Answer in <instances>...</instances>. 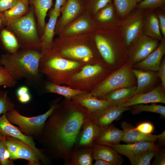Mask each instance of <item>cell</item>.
Listing matches in <instances>:
<instances>
[{"label":"cell","mask_w":165,"mask_h":165,"mask_svg":"<svg viewBox=\"0 0 165 165\" xmlns=\"http://www.w3.org/2000/svg\"><path fill=\"white\" fill-rule=\"evenodd\" d=\"M59 15L53 9L50 13L49 20L45 28L42 40L41 41V53L47 51L50 46L53 38L57 19Z\"/></svg>","instance_id":"cell-28"},{"label":"cell","mask_w":165,"mask_h":165,"mask_svg":"<svg viewBox=\"0 0 165 165\" xmlns=\"http://www.w3.org/2000/svg\"><path fill=\"white\" fill-rule=\"evenodd\" d=\"M19 101L22 103L25 104L29 102L31 99V96L29 92L17 97Z\"/></svg>","instance_id":"cell-48"},{"label":"cell","mask_w":165,"mask_h":165,"mask_svg":"<svg viewBox=\"0 0 165 165\" xmlns=\"http://www.w3.org/2000/svg\"><path fill=\"white\" fill-rule=\"evenodd\" d=\"M143 33L159 41L165 38L161 34L158 20L154 10L145 11L143 20Z\"/></svg>","instance_id":"cell-21"},{"label":"cell","mask_w":165,"mask_h":165,"mask_svg":"<svg viewBox=\"0 0 165 165\" xmlns=\"http://www.w3.org/2000/svg\"><path fill=\"white\" fill-rule=\"evenodd\" d=\"M93 160L92 148L81 147L72 152L68 165H92Z\"/></svg>","instance_id":"cell-27"},{"label":"cell","mask_w":165,"mask_h":165,"mask_svg":"<svg viewBox=\"0 0 165 165\" xmlns=\"http://www.w3.org/2000/svg\"><path fill=\"white\" fill-rule=\"evenodd\" d=\"M0 39L5 49L9 53L19 50L20 45L13 33L7 29H2L0 32Z\"/></svg>","instance_id":"cell-32"},{"label":"cell","mask_w":165,"mask_h":165,"mask_svg":"<svg viewBox=\"0 0 165 165\" xmlns=\"http://www.w3.org/2000/svg\"><path fill=\"white\" fill-rule=\"evenodd\" d=\"M45 88L46 92L61 95L69 100L78 95L87 93L85 91L61 86L49 81L45 84Z\"/></svg>","instance_id":"cell-31"},{"label":"cell","mask_w":165,"mask_h":165,"mask_svg":"<svg viewBox=\"0 0 165 165\" xmlns=\"http://www.w3.org/2000/svg\"><path fill=\"white\" fill-rule=\"evenodd\" d=\"M131 110L132 114L135 115L142 112H148L160 114L161 116L165 117V107L161 105L153 104L150 105L139 104L133 105Z\"/></svg>","instance_id":"cell-36"},{"label":"cell","mask_w":165,"mask_h":165,"mask_svg":"<svg viewBox=\"0 0 165 165\" xmlns=\"http://www.w3.org/2000/svg\"><path fill=\"white\" fill-rule=\"evenodd\" d=\"M165 54V38L160 41L155 50L145 58L136 64V67L146 70L158 71Z\"/></svg>","instance_id":"cell-17"},{"label":"cell","mask_w":165,"mask_h":165,"mask_svg":"<svg viewBox=\"0 0 165 165\" xmlns=\"http://www.w3.org/2000/svg\"><path fill=\"white\" fill-rule=\"evenodd\" d=\"M34 12V8L31 6L27 14L7 28V29L12 31L20 38L22 49L38 50L39 48H41V41L36 29Z\"/></svg>","instance_id":"cell-6"},{"label":"cell","mask_w":165,"mask_h":165,"mask_svg":"<svg viewBox=\"0 0 165 165\" xmlns=\"http://www.w3.org/2000/svg\"><path fill=\"white\" fill-rule=\"evenodd\" d=\"M154 156L155 160L152 165H165V151L163 147H160Z\"/></svg>","instance_id":"cell-44"},{"label":"cell","mask_w":165,"mask_h":165,"mask_svg":"<svg viewBox=\"0 0 165 165\" xmlns=\"http://www.w3.org/2000/svg\"><path fill=\"white\" fill-rule=\"evenodd\" d=\"M160 42L142 33L132 42L127 48V56L132 63H138L145 58L155 50Z\"/></svg>","instance_id":"cell-9"},{"label":"cell","mask_w":165,"mask_h":165,"mask_svg":"<svg viewBox=\"0 0 165 165\" xmlns=\"http://www.w3.org/2000/svg\"><path fill=\"white\" fill-rule=\"evenodd\" d=\"M97 13V19L99 22L109 23L112 25H120L121 20L117 15L113 2L107 5Z\"/></svg>","instance_id":"cell-30"},{"label":"cell","mask_w":165,"mask_h":165,"mask_svg":"<svg viewBox=\"0 0 165 165\" xmlns=\"http://www.w3.org/2000/svg\"><path fill=\"white\" fill-rule=\"evenodd\" d=\"M136 86L119 88L112 90L99 99L106 100L111 105H121L135 95Z\"/></svg>","instance_id":"cell-22"},{"label":"cell","mask_w":165,"mask_h":165,"mask_svg":"<svg viewBox=\"0 0 165 165\" xmlns=\"http://www.w3.org/2000/svg\"><path fill=\"white\" fill-rule=\"evenodd\" d=\"M157 17L161 34L165 38V6L154 10Z\"/></svg>","instance_id":"cell-41"},{"label":"cell","mask_w":165,"mask_h":165,"mask_svg":"<svg viewBox=\"0 0 165 165\" xmlns=\"http://www.w3.org/2000/svg\"><path fill=\"white\" fill-rule=\"evenodd\" d=\"M81 9L78 0H68L62 13L60 25L64 26L67 24L78 14Z\"/></svg>","instance_id":"cell-33"},{"label":"cell","mask_w":165,"mask_h":165,"mask_svg":"<svg viewBox=\"0 0 165 165\" xmlns=\"http://www.w3.org/2000/svg\"><path fill=\"white\" fill-rule=\"evenodd\" d=\"M41 53L35 49H22L13 53L2 54L0 65L17 80L24 78L34 84L38 83Z\"/></svg>","instance_id":"cell-2"},{"label":"cell","mask_w":165,"mask_h":165,"mask_svg":"<svg viewBox=\"0 0 165 165\" xmlns=\"http://www.w3.org/2000/svg\"><path fill=\"white\" fill-rule=\"evenodd\" d=\"M90 26V24L87 20L81 19L69 27L66 30L65 33L71 34L79 32L89 29Z\"/></svg>","instance_id":"cell-40"},{"label":"cell","mask_w":165,"mask_h":165,"mask_svg":"<svg viewBox=\"0 0 165 165\" xmlns=\"http://www.w3.org/2000/svg\"><path fill=\"white\" fill-rule=\"evenodd\" d=\"M132 71L137 79L135 95L144 93L154 83L156 75L152 71H144L133 69Z\"/></svg>","instance_id":"cell-24"},{"label":"cell","mask_w":165,"mask_h":165,"mask_svg":"<svg viewBox=\"0 0 165 165\" xmlns=\"http://www.w3.org/2000/svg\"><path fill=\"white\" fill-rule=\"evenodd\" d=\"M112 2V0H94L93 3L94 13H97L100 9L109 3Z\"/></svg>","instance_id":"cell-47"},{"label":"cell","mask_w":165,"mask_h":165,"mask_svg":"<svg viewBox=\"0 0 165 165\" xmlns=\"http://www.w3.org/2000/svg\"><path fill=\"white\" fill-rule=\"evenodd\" d=\"M159 148L147 150L128 158L132 165H150L151 160Z\"/></svg>","instance_id":"cell-35"},{"label":"cell","mask_w":165,"mask_h":165,"mask_svg":"<svg viewBox=\"0 0 165 165\" xmlns=\"http://www.w3.org/2000/svg\"><path fill=\"white\" fill-rule=\"evenodd\" d=\"M17 82V80L11 76L0 65V86L12 88L16 85Z\"/></svg>","instance_id":"cell-39"},{"label":"cell","mask_w":165,"mask_h":165,"mask_svg":"<svg viewBox=\"0 0 165 165\" xmlns=\"http://www.w3.org/2000/svg\"><path fill=\"white\" fill-rule=\"evenodd\" d=\"M122 105H111L107 108L92 113L90 118L100 128H103L119 118L124 112L130 109Z\"/></svg>","instance_id":"cell-12"},{"label":"cell","mask_w":165,"mask_h":165,"mask_svg":"<svg viewBox=\"0 0 165 165\" xmlns=\"http://www.w3.org/2000/svg\"><path fill=\"white\" fill-rule=\"evenodd\" d=\"M39 71L51 82L60 85L67 83L71 78L83 66L78 62L64 58L57 55L41 53Z\"/></svg>","instance_id":"cell-3"},{"label":"cell","mask_w":165,"mask_h":165,"mask_svg":"<svg viewBox=\"0 0 165 165\" xmlns=\"http://www.w3.org/2000/svg\"><path fill=\"white\" fill-rule=\"evenodd\" d=\"M91 113L71 100L59 104L46 121L36 138L42 152L51 160H63L68 165L79 136Z\"/></svg>","instance_id":"cell-1"},{"label":"cell","mask_w":165,"mask_h":165,"mask_svg":"<svg viewBox=\"0 0 165 165\" xmlns=\"http://www.w3.org/2000/svg\"><path fill=\"white\" fill-rule=\"evenodd\" d=\"M28 0H18L15 6L2 13L6 21L8 28L18 21L29 11Z\"/></svg>","instance_id":"cell-23"},{"label":"cell","mask_w":165,"mask_h":165,"mask_svg":"<svg viewBox=\"0 0 165 165\" xmlns=\"http://www.w3.org/2000/svg\"><path fill=\"white\" fill-rule=\"evenodd\" d=\"M29 92V89L28 87L24 86H21L17 89L16 94L17 97Z\"/></svg>","instance_id":"cell-50"},{"label":"cell","mask_w":165,"mask_h":165,"mask_svg":"<svg viewBox=\"0 0 165 165\" xmlns=\"http://www.w3.org/2000/svg\"><path fill=\"white\" fill-rule=\"evenodd\" d=\"M14 104L8 96L6 91L0 90V117L14 108Z\"/></svg>","instance_id":"cell-37"},{"label":"cell","mask_w":165,"mask_h":165,"mask_svg":"<svg viewBox=\"0 0 165 165\" xmlns=\"http://www.w3.org/2000/svg\"><path fill=\"white\" fill-rule=\"evenodd\" d=\"M60 100L58 98L54 101L46 112L38 116H25L20 114L15 108L7 112L5 115L11 123L19 126V129L24 134L36 138L41 133L46 121L57 107Z\"/></svg>","instance_id":"cell-5"},{"label":"cell","mask_w":165,"mask_h":165,"mask_svg":"<svg viewBox=\"0 0 165 165\" xmlns=\"http://www.w3.org/2000/svg\"><path fill=\"white\" fill-rule=\"evenodd\" d=\"M71 99L86 108L91 114L102 110L111 105L107 101L94 97L90 93L80 94Z\"/></svg>","instance_id":"cell-19"},{"label":"cell","mask_w":165,"mask_h":165,"mask_svg":"<svg viewBox=\"0 0 165 165\" xmlns=\"http://www.w3.org/2000/svg\"><path fill=\"white\" fill-rule=\"evenodd\" d=\"M117 15L121 20L126 18L135 8L136 0H112Z\"/></svg>","instance_id":"cell-34"},{"label":"cell","mask_w":165,"mask_h":165,"mask_svg":"<svg viewBox=\"0 0 165 165\" xmlns=\"http://www.w3.org/2000/svg\"><path fill=\"white\" fill-rule=\"evenodd\" d=\"M109 28V35L97 34L94 40L103 59L108 64H113L118 60L127 57V48L120 25H111Z\"/></svg>","instance_id":"cell-4"},{"label":"cell","mask_w":165,"mask_h":165,"mask_svg":"<svg viewBox=\"0 0 165 165\" xmlns=\"http://www.w3.org/2000/svg\"><path fill=\"white\" fill-rule=\"evenodd\" d=\"M6 25V21L5 17L2 13L0 12V29L4 28Z\"/></svg>","instance_id":"cell-51"},{"label":"cell","mask_w":165,"mask_h":165,"mask_svg":"<svg viewBox=\"0 0 165 165\" xmlns=\"http://www.w3.org/2000/svg\"><path fill=\"white\" fill-rule=\"evenodd\" d=\"M66 0H56L55 5L53 10L59 14L61 6H63Z\"/></svg>","instance_id":"cell-49"},{"label":"cell","mask_w":165,"mask_h":165,"mask_svg":"<svg viewBox=\"0 0 165 165\" xmlns=\"http://www.w3.org/2000/svg\"><path fill=\"white\" fill-rule=\"evenodd\" d=\"M145 11L135 8L126 18L121 21L120 27L127 48L132 42L143 33Z\"/></svg>","instance_id":"cell-8"},{"label":"cell","mask_w":165,"mask_h":165,"mask_svg":"<svg viewBox=\"0 0 165 165\" xmlns=\"http://www.w3.org/2000/svg\"><path fill=\"white\" fill-rule=\"evenodd\" d=\"M157 75L161 81V85L163 91H165V58L162 59L159 68L158 70Z\"/></svg>","instance_id":"cell-45"},{"label":"cell","mask_w":165,"mask_h":165,"mask_svg":"<svg viewBox=\"0 0 165 165\" xmlns=\"http://www.w3.org/2000/svg\"><path fill=\"white\" fill-rule=\"evenodd\" d=\"M17 147L14 160L24 159L28 162V165H40L41 163L35 151L29 145L17 139Z\"/></svg>","instance_id":"cell-25"},{"label":"cell","mask_w":165,"mask_h":165,"mask_svg":"<svg viewBox=\"0 0 165 165\" xmlns=\"http://www.w3.org/2000/svg\"><path fill=\"white\" fill-rule=\"evenodd\" d=\"M164 93L161 85H160L148 92L135 95L121 105L124 106L130 107L139 104L156 103H165Z\"/></svg>","instance_id":"cell-13"},{"label":"cell","mask_w":165,"mask_h":165,"mask_svg":"<svg viewBox=\"0 0 165 165\" xmlns=\"http://www.w3.org/2000/svg\"><path fill=\"white\" fill-rule=\"evenodd\" d=\"M0 164H1V163H0Z\"/></svg>","instance_id":"cell-55"},{"label":"cell","mask_w":165,"mask_h":165,"mask_svg":"<svg viewBox=\"0 0 165 165\" xmlns=\"http://www.w3.org/2000/svg\"><path fill=\"white\" fill-rule=\"evenodd\" d=\"M94 165H112L110 163L101 160H96L95 163L93 164Z\"/></svg>","instance_id":"cell-52"},{"label":"cell","mask_w":165,"mask_h":165,"mask_svg":"<svg viewBox=\"0 0 165 165\" xmlns=\"http://www.w3.org/2000/svg\"><path fill=\"white\" fill-rule=\"evenodd\" d=\"M123 134L121 141L127 144L133 143L140 141L157 142L161 134L158 135L146 134L134 129L131 124L123 121L121 123Z\"/></svg>","instance_id":"cell-16"},{"label":"cell","mask_w":165,"mask_h":165,"mask_svg":"<svg viewBox=\"0 0 165 165\" xmlns=\"http://www.w3.org/2000/svg\"><path fill=\"white\" fill-rule=\"evenodd\" d=\"M165 6V0H143L138 3L136 8L148 10H154Z\"/></svg>","instance_id":"cell-38"},{"label":"cell","mask_w":165,"mask_h":165,"mask_svg":"<svg viewBox=\"0 0 165 165\" xmlns=\"http://www.w3.org/2000/svg\"><path fill=\"white\" fill-rule=\"evenodd\" d=\"M118 153L127 158L135 156L146 150L159 148L160 147L154 142L140 141L127 144H119L108 146Z\"/></svg>","instance_id":"cell-15"},{"label":"cell","mask_w":165,"mask_h":165,"mask_svg":"<svg viewBox=\"0 0 165 165\" xmlns=\"http://www.w3.org/2000/svg\"><path fill=\"white\" fill-rule=\"evenodd\" d=\"M32 6L36 14L38 25L43 31L45 25V18L47 12L52 6V0H28Z\"/></svg>","instance_id":"cell-29"},{"label":"cell","mask_w":165,"mask_h":165,"mask_svg":"<svg viewBox=\"0 0 165 165\" xmlns=\"http://www.w3.org/2000/svg\"><path fill=\"white\" fill-rule=\"evenodd\" d=\"M18 0H0V12L3 13L13 7Z\"/></svg>","instance_id":"cell-46"},{"label":"cell","mask_w":165,"mask_h":165,"mask_svg":"<svg viewBox=\"0 0 165 165\" xmlns=\"http://www.w3.org/2000/svg\"><path fill=\"white\" fill-rule=\"evenodd\" d=\"M123 134V130L112 123L101 128L94 144L108 146L119 144Z\"/></svg>","instance_id":"cell-18"},{"label":"cell","mask_w":165,"mask_h":165,"mask_svg":"<svg viewBox=\"0 0 165 165\" xmlns=\"http://www.w3.org/2000/svg\"><path fill=\"white\" fill-rule=\"evenodd\" d=\"M143 0H136V1H137V3H138L140 2H141Z\"/></svg>","instance_id":"cell-54"},{"label":"cell","mask_w":165,"mask_h":165,"mask_svg":"<svg viewBox=\"0 0 165 165\" xmlns=\"http://www.w3.org/2000/svg\"><path fill=\"white\" fill-rule=\"evenodd\" d=\"M134 129L145 134H150L154 131V127L153 125L149 122H144L138 124Z\"/></svg>","instance_id":"cell-43"},{"label":"cell","mask_w":165,"mask_h":165,"mask_svg":"<svg viewBox=\"0 0 165 165\" xmlns=\"http://www.w3.org/2000/svg\"><path fill=\"white\" fill-rule=\"evenodd\" d=\"M7 151L6 148L5 138L3 136L2 140L0 141V162L2 165H14L13 161L7 159L6 155Z\"/></svg>","instance_id":"cell-42"},{"label":"cell","mask_w":165,"mask_h":165,"mask_svg":"<svg viewBox=\"0 0 165 165\" xmlns=\"http://www.w3.org/2000/svg\"><path fill=\"white\" fill-rule=\"evenodd\" d=\"M93 160H101L112 165H120L123 159L116 151L110 147L94 144L92 147Z\"/></svg>","instance_id":"cell-20"},{"label":"cell","mask_w":165,"mask_h":165,"mask_svg":"<svg viewBox=\"0 0 165 165\" xmlns=\"http://www.w3.org/2000/svg\"><path fill=\"white\" fill-rule=\"evenodd\" d=\"M3 136L0 133V141L2 140Z\"/></svg>","instance_id":"cell-53"},{"label":"cell","mask_w":165,"mask_h":165,"mask_svg":"<svg viewBox=\"0 0 165 165\" xmlns=\"http://www.w3.org/2000/svg\"><path fill=\"white\" fill-rule=\"evenodd\" d=\"M103 71V68L98 64L83 66L72 76L67 83L72 86L74 89L82 91Z\"/></svg>","instance_id":"cell-11"},{"label":"cell","mask_w":165,"mask_h":165,"mask_svg":"<svg viewBox=\"0 0 165 165\" xmlns=\"http://www.w3.org/2000/svg\"><path fill=\"white\" fill-rule=\"evenodd\" d=\"M60 53L63 56L81 60L89 61L93 57L91 50L87 46L80 45L68 47L61 50Z\"/></svg>","instance_id":"cell-26"},{"label":"cell","mask_w":165,"mask_h":165,"mask_svg":"<svg viewBox=\"0 0 165 165\" xmlns=\"http://www.w3.org/2000/svg\"><path fill=\"white\" fill-rule=\"evenodd\" d=\"M0 133L3 135L10 136L19 139L30 146L36 152L42 164L49 165L50 160L35 146L33 137L24 134L18 128L13 125L7 119L5 114L0 117Z\"/></svg>","instance_id":"cell-10"},{"label":"cell","mask_w":165,"mask_h":165,"mask_svg":"<svg viewBox=\"0 0 165 165\" xmlns=\"http://www.w3.org/2000/svg\"><path fill=\"white\" fill-rule=\"evenodd\" d=\"M134 76L130 67L124 66L109 76L90 94L100 98L112 90L134 85Z\"/></svg>","instance_id":"cell-7"},{"label":"cell","mask_w":165,"mask_h":165,"mask_svg":"<svg viewBox=\"0 0 165 165\" xmlns=\"http://www.w3.org/2000/svg\"><path fill=\"white\" fill-rule=\"evenodd\" d=\"M101 129L90 118L88 119L80 133L74 150L81 147L92 148Z\"/></svg>","instance_id":"cell-14"}]
</instances>
